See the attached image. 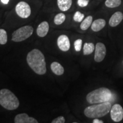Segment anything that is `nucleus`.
<instances>
[{"instance_id":"1","label":"nucleus","mask_w":123,"mask_h":123,"mask_svg":"<svg viewBox=\"0 0 123 123\" xmlns=\"http://www.w3.org/2000/svg\"><path fill=\"white\" fill-rule=\"evenodd\" d=\"M26 61L29 67L37 74H45L47 71L45 57L39 50L35 49L29 52L27 55Z\"/></svg>"},{"instance_id":"2","label":"nucleus","mask_w":123,"mask_h":123,"mask_svg":"<svg viewBox=\"0 0 123 123\" xmlns=\"http://www.w3.org/2000/svg\"><path fill=\"white\" fill-rule=\"evenodd\" d=\"M111 107L112 104L109 101L93 104L84 109V114L87 117L91 119L103 117L110 112Z\"/></svg>"},{"instance_id":"3","label":"nucleus","mask_w":123,"mask_h":123,"mask_svg":"<svg viewBox=\"0 0 123 123\" xmlns=\"http://www.w3.org/2000/svg\"><path fill=\"white\" fill-rule=\"evenodd\" d=\"M112 92L106 87H101L89 92L86 96L88 103L93 104L109 101L112 98Z\"/></svg>"},{"instance_id":"4","label":"nucleus","mask_w":123,"mask_h":123,"mask_svg":"<svg viewBox=\"0 0 123 123\" xmlns=\"http://www.w3.org/2000/svg\"><path fill=\"white\" fill-rule=\"evenodd\" d=\"M0 105L7 110L13 111L19 107V101L11 91L4 88L0 90Z\"/></svg>"},{"instance_id":"5","label":"nucleus","mask_w":123,"mask_h":123,"mask_svg":"<svg viewBox=\"0 0 123 123\" xmlns=\"http://www.w3.org/2000/svg\"><path fill=\"white\" fill-rule=\"evenodd\" d=\"M34 29L31 26H25L20 27L12 34V41L15 42H22L33 34Z\"/></svg>"},{"instance_id":"6","label":"nucleus","mask_w":123,"mask_h":123,"mask_svg":"<svg viewBox=\"0 0 123 123\" xmlns=\"http://www.w3.org/2000/svg\"><path fill=\"white\" fill-rule=\"evenodd\" d=\"M15 12L21 18H27L31 14V8L27 2L21 1L15 6Z\"/></svg>"},{"instance_id":"7","label":"nucleus","mask_w":123,"mask_h":123,"mask_svg":"<svg viewBox=\"0 0 123 123\" xmlns=\"http://www.w3.org/2000/svg\"><path fill=\"white\" fill-rule=\"evenodd\" d=\"M111 119L114 122H120L123 119V108L119 104H115L112 106L110 110Z\"/></svg>"},{"instance_id":"8","label":"nucleus","mask_w":123,"mask_h":123,"mask_svg":"<svg viewBox=\"0 0 123 123\" xmlns=\"http://www.w3.org/2000/svg\"><path fill=\"white\" fill-rule=\"evenodd\" d=\"M95 50L94 60L96 62H101L105 58L107 53L106 47L103 43L99 42L96 44Z\"/></svg>"},{"instance_id":"9","label":"nucleus","mask_w":123,"mask_h":123,"mask_svg":"<svg viewBox=\"0 0 123 123\" xmlns=\"http://www.w3.org/2000/svg\"><path fill=\"white\" fill-rule=\"evenodd\" d=\"M57 44L59 49L62 51H68L70 49V39L66 35H60L57 39Z\"/></svg>"},{"instance_id":"10","label":"nucleus","mask_w":123,"mask_h":123,"mask_svg":"<svg viewBox=\"0 0 123 123\" xmlns=\"http://www.w3.org/2000/svg\"><path fill=\"white\" fill-rule=\"evenodd\" d=\"M15 123H38V121L34 117H30L27 113H23L16 115L14 118Z\"/></svg>"},{"instance_id":"11","label":"nucleus","mask_w":123,"mask_h":123,"mask_svg":"<svg viewBox=\"0 0 123 123\" xmlns=\"http://www.w3.org/2000/svg\"><path fill=\"white\" fill-rule=\"evenodd\" d=\"M123 19V14L121 12H117L112 15L109 20V25L111 27H116Z\"/></svg>"},{"instance_id":"12","label":"nucleus","mask_w":123,"mask_h":123,"mask_svg":"<svg viewBox=\"0 0 123 123\" xmlns=\"http://www.w3.org/2000/svg\"><path fill=\"white\" fill-rule=\"evenodd\" d=\"M49 30V25L47 21L41 23L37 29V34L40 37H44L47 34Z\"/></svg>"},{"instance_id":"13","label":"nucleus","mask_w":123,"mask_h":123,"mask_svg":"<svg viewBox=\"0 0 123 123\" xmlns=\"http://www.w3.org/2000/svg\"><path fill=\"white\" fill-rule=\"evenodd\" d=\"M106 22L105 19L102 18L96 19L91 24V29L95 32H98L105 27Z\"/></svg>"},{"instance_id":"14","label":"nucleus","mask_w":123,"mask_h":123,"mask_svg":"<svg viewBox=\"0 0 123 123\" xmlns=\"http://www.w3.org/2000/svg\"><path fill=\"white\" fill-rule=\"evenodd\" d=\"M73 0H57V4L60 10L63 12L68 10L71 7Z\"/></svg>"},{"instance_id":"15","label":"nucleus","mask_w":123,"mask_h":123,"mask_svg":"<svg viewBox=\"0 0 123 123\" xmlns=\"http://www.w3.org/2000/svg\"><path fill=\"white\" fill-rule=\"evenodd\" d=\"M51 71L56 75H62L64 73V69L62 66L57 62H54L51 64Z\"/></svg>"},{"instance_id":"16","label":"nucleus","mask_w":123,"mask_h":123,"mask_svg":"<svg viewBox=\"0 0 123 123\" xmlns=\"http://www.w3.org/2000/svg\"><path fill=\"white\" fill-rule=\"evenodd\" d=\"M92 20H93V18H92L91 15H88L85 19L83 20L80 24V29L81 30H87L91 26V25L92 23Z\"/></svg>"},{"instance_id":"17","label":"nucleus","mask_w":123,"mask_h":123,"mask_svg":"<svg viewBox=\"0 0 123 123\" xmlns=\"http://www.w3.org/2000/svg\"><path fill=\"white\" fill-rule=\"evenodd\" d=\"M95 49V46L93 43H86L83 46V54L84 55L91 54Z\"/></svg>"},{"instance_id":"18","label":"nucleus","mask_w":123,"mask_h":123,"mask_svg":"<svg viewBox=\"0 0 123 123\" xmlns=\"http://www.w3.org/2000/svg\"><path fill=\"white\" fill-rule=\"evenodd\" d=\"M121 4V0H106L105 6L110 8H115L119 6Z\"/></svg>"},{"instance_id":"19","label":"nucleus","mask_w":123,"mask_h":123,"mask_svg":"<svg viewBox=\"0 0 123 123\" xmlns=\"http://www.w3.org/2000/svg\"><path fill=\"white\" fill-rule=\"evenodd\" d=\"M65 19H66L65 14L62 13H61L55 15L54 17V23L55 25H60L62 24L64 22Z\"/></svg>"},{"instance_id":"20","label":"nucleus","mask_w":123,"mask_h":123,"mask_svg":"<svg viewBox=\"0 0 123 123\" xmlns=\"http://www.w3.org/2000/svg\"><path fill=\"white\" fill-rule=\"evenodd\" d=\"M7 41L6 31L4 29H0V44H5Z\"/></svg>"},{"instance_id":"21","label":"nucleus","mask_w":123,"mask_h":123,"mask_svg":"<svg viewBox=\"0 0 123 123\" xmlns=\"http://www.w3.org/2000/svg\"><path fill=\"white\" fill-rule=\"evenodd\" d=\"M84 14L79 11L76 12L74 15V20L76 22H81L84 19Z\"/></svg>"},{"instance_id":"22","label":"nucleus","mask_w":123,"mask_h":123,"mask_svg":"<svg viewBox=\"0 0 123 123\" xmlns=\"http://www.w3.org/2000/svg\"><path fill=\"white\" fill-rule=\"evenodd\" d=\"M83 41L81 39H76L74 42V48L76 51L79 52L81 50Z\"/></svg>"},{"instance_id":"23","label":"nucleus","mask_w":123,"mask_h":123,"mask_svg":"<svg viewBox=\"0 0 123 123\" xmlns=\"http://www.w3.org/2000/svg\"><path fill=\"white\" fill-rule=\"evenodd\" d=\"M89 2H90L89 0H78L77 4L80 7H84L88 5Z\"/></svg>"},{"instance_id":"24","label":"nucleus","mask_w":123,"mask_h":123,"mask_svg":"<svg viewBox=\"0 0 123 123\" xmlns=\"http://www.w3.org/2000/svg\"><path fill=\"white\" fill-rule=\"evenodd\" d=\"M65 119L63 116H61L55 118V119H54L53 121H51L52 123H65Z\"/></svg>"},{"instance_id":"25","label":"nucleus","mask_w":123,"mask_h":123,"mask_svg":"<svg viewBox=\"0 0 123 123\" xmlns=\"http://www.w3.org/2000/svg\"><path fill=\"white\" fill-rule=\"evenodd\" d=\"M92 123H103L104 121L101 120H99L98 119V118H95L93 120V121H92Z\"/></svg>"},{"instance_id":"26","label":"nucleus","mask_w":123,"mask_h":123,"mask_svg":"<svg viewBox=\"0 0 123 123\" xmlns=\"http://www.w3.org/2000/svg\"><path fill=\"white\" fill-rule=\"evenodd\" d=\"M9 0H1V2L4 4H8Z\"/></svg>"}]
</instances>
